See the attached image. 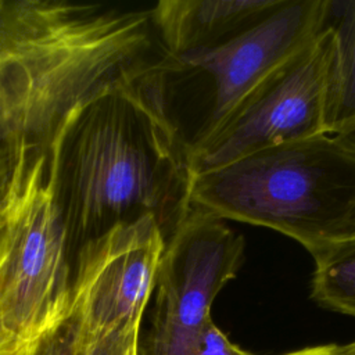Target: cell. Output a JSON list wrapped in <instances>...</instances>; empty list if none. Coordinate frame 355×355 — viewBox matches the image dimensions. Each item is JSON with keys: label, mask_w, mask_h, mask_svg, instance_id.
I'll use <instances>...</instances> for the list:
<instances>
[{"label": "cell", "mask_w": 355, "mask_h": 355, "mask_svg": "<svg viewBox=\"0 0 355 355\" xmlns=\"http://www.w3.org/2000/svg\"><path fill=\"white\" fill-rule=\"evenodd\" d=\"M133 355H140V352H136V354H133Z\"/></svg>", "instance_id": "d6986e66"}, {"label": "cell", "mask_w": 355, "mask_h": 355, "mask_svg": "<svg viewBox=\"0 0 355 355\" xmlns=\"http://www.w3.org/2000/svg\"><path fill=\"white\" fill-rule=\"evenodd\" d=\"M245 241L222 219L191 208L165 241L151 331L140 355H186L211 305L244 262Z\"/></svg>", "instance_id": "ba28073f"}, {"label": "cell", "mask_w": 355, "mask_h": 355, "mask_svg": "<svg viewBox=\"0 0 355 355\" xmlns=\"http://www.w3.org/2000/svg\"><path fill=\"white\" fill-rule=\"evenodd\" d=\"M19 348L15 337L7 330L0 318V355H14Z\"/></svg>", "instance_id": "9a60e30c"}, {"label": "cell", "mask_w": 355, "mask_h": 355, "mask_svg": "<svg viewBox=\"0 0 355 355\" xmlns=\"http://www.w3.org/2000/svg\"><path fill=\"white\" fill-rule=\"evenodd\" d=\"M329 25L336 36L337 61L330 108V135L355 122V0H329Z\"/></svg>", "instance_id": "30bf717a"}, {"label": "cell", "mask_w": 355, "mask_h": 355, "mask_svg": "<svg viewBox=\"0 0 355 355\" xmlns=\"http://www.w3.org/2000/svg\"><path fill=\"white\" fill-rule=\"evenodd\" d=\"M72 261L47 151L29 147L0 209V318L19 347L68 320Z\"/></svg>", "instance_id": "277c9868"}, {"label": "cell", "mask_w": 355, "mask_h": 355, "mask_svg": "<svg viewBox=\"0 0 355 355\" xmlns=\"http://www.w3.org/2000/svg\"><path fill=\"white\" fill-rule=\"evenodd\" d=\"M329 0H286L259 25L223 44L164 54L165 86L178 87L172 114L189 151L204 143L282 61L324 26Z\"/></svg>", "instance_id": "5b68a950"}, {"label": "cell", "mask_w": 355, "mask_h": 355, "mask_svg": "<svg viewBox=\"0 0 355 355\" xmlns=\"http://www.w3.org/2000/svg\"><path fill=\"white\" fill-rule=\"evenodd\" d=\"M338 140H341L348 148H351L355 153V122L341 129L338 133L334 135Z\"/></svg>", "instance_id": "e0dca14e"}, {"label": "cell", "mask_w": 355, "mask_h": 355, "mask_svg": "<svg viewBox=\"0 0 355 355\" xmlns=\"http://www.w3.org/2000/svg\"><path fill=\"white\" fill-rule=\"evenodd\" d=\"M151 10L55 0L0 7V139L49 150L68 114L154 61Z\"/></svg>", "instance_id": "7a4b0ae2"}, {"label": "cell", "mask_w": 355, "mask_h": 355, "mask_svg": "<svg viewBox=\"0 0 355 355\" xmlns=\"http://www.w3.org/2000/svg\"><path fill=\"white\" fill-rule=\"evenodd\" d=\"M336 61V36L324 25L275 67L190 153L193 172L214 169L283 143L330 135Z\"/></svg>", "instance_id": "52a82bcc"}, {"label": "cell", "mask_w": 355, "mask_h": 355, "mask_svg": "<svg viewBox=\"0 0 355 355\" xmlns=\"http://www.w3.org/2000/svg\"><path fill=\"white\" fill-rule=\"evenodd\" d=\"M286 0H162L151 8L165 54L179 55L233 40L265 21Z\"/></svg>", "instance_id": "9c48e42d"}, {"label": "cell", "mask_w": 355, "mask_h": 355, "mask_svg": "<svg viewBox=\"0 0 355 355\" xmlns=\"http://www.w3.org/2000/svg\"><path fill=\"white\" fill-rule=\"evenodd\" d=\"M311 255L315 261L311 298L326 309L355 318V234Z\"/></svg>", "instance_id": "8fae6325"}, {"label": "cell", "mask_w": 355, "mask_h": 355, "mask_svg": "<svg viewBox=\"0 0 355 355\" xmlns=\"http://www.w3.org/2000/svg\"><path fill=\"white\" fill-rule=\"evenodd\" d=\"M191 207L269 227L309 254L355 234V153L319 135L194 173Z\"/></svg>", "instance_id": "3957f363"}, {"label": "cell", "mask_w": 355, "mask_h": 355, "mask_svg": "<svg viewBox=\"0 0 355 355\" xmlns=\"http://www.w3.org/2000/svg\"><path fill=\"white\" fill-rule=\"evenodd\" d=\"M341 355H355V341L341 345Z\"/></svg>", "instance_id": "ac0fdd59"}, {"label": "cell", "mask_w": 355, "mask_h": 355, "mask_svg": "<svg viewBox=\"0 0 355 355\" xmlns=\"http://www.w3.org/2000/svg\"><path fill=\"white\" fill-rule=\"evenodd\" d=\"M1 4H3V0H0V7H1Z\"/></svg>", "instance_id": "ffe728a7"}, {"label": "cell", "mask_w": 355, "mask_h": 355, "mask_svg": "<svg viewBox=\"0 0 355 355\" xmlns=\"http://www.w3.org/2000/svg\"><path fill=\"white\" fill-rule=\"evenodd\" d=\"M286 355H341V345L336 344H326V345H316L308 347L304 349H298Z\"/></svg>", "instance_id": "2e32d148"}, {"label": "cell", "mask_w": 355, "mask_h": 355, "mask_svg": "<svg viewBox=\"0 0 355 355\" xmlns=\"http://www.w3.org/2000/svg\"><path fill=\"white\" fill-rule=\"evenodd\" d=\"M165 237L151 216L86 243L72 262V300L60 336L94 355H132L155 288Z\"/></svg>", "instance_id": "8992f818"}, {"label": "cell", "mask_w": 355, "mask_h": 355, "mask_svg": "<svg viewBox=\"0 0 355 355\" xmlns=\"http://www.w3.org/2000/svg\"><path fill=\"white\" fill-rule=\"evenodd\" d=\"M31 146L17 139H0V209L7 198L18 165Z\"/></svg>", "instance_id": "4fadbf2b"}, {"label": "cell", "mask_w": 355, "mask_h": 355, "mask_svg": "<svg viewBox=\"0 0 355 355\" xmlns=\"http://www.w3.org/2000/svg\"><path fill=\"white\" fill-rule=\"evenodd\" d=\"M14 355H57V334L31 345H21Z\"/></svg>", "instance_id": "5bb4252c"}, {"label": "cell", "mask_w": 355, "mask_h": 355, "mask_svg": "<svg viewBox=\"0 0 355 355\" xmlns=\"http://www.w3.org/2000/svg\"><path fill=\"white\" fill-rule=\"evenodd\" d=\"M186 355H254L233 344L227 336L211 320L198 333Z\"/></svg>", "instance_id": "7c38bea8"}, {"label": "cell", "mask_w": 355, "mask_h": 355, "mask_svg": "<svg viewBox=\"0 0 355 355\" xmlns=\"http://www.w3.org/2000/svg\"><path fill=\"white\" fill-rule=\"evenodd\" d=\"M164 54L78 104L47 150L72 262L86 243L144 216L166 241L193 208L194 172L169 108Z\"/></svg>", "instance_id": "6da1fadb"}]
</instances>
